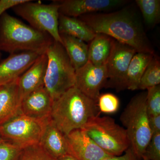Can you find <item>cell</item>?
Wrapping results in <instances>:
<instances>
[{
    "label": "cell",
    "mask_w": 160,
    "mask_h": 160,
    "mask_svg": "<svg viewBox=\"0 0 160 160\" xmlns=\"http://www.w3.org/2000/svg\"><path fill=\"white\" fill-rule=\"evenodd\" d=\"M96 34L109 36L128 45L137 52L155 54L142 23L133 12L124 9L105 13H90L80 17Z\"/></svg>",
    "instance_id": "cell-1"
},
{
    "label": "cell",
    "mask_w": 160,
    "mask_h": 160,
    "mask_svg": "<svg viewBox=\"0 0 160 160\" xmlns=\"http://www.w3.org/2000/svg\"><path fill=\"white\" fill-rule=\"evenodd\" d=\"M99 112L97 102L74 86L53 101L50 118L66 136L82 129L90 119L99 115Z\"/></svg>",
    "instance_id": "cell-2"
},
{
    "label": "cell",
    "mask_w": 160,
    "mask_h": 160,
    "mask_svg": "<svg viewBox=\"0 0 160 160\" xmlns=\"http://www.w3.org/2000/svg\"><path fill=\"white\" fill-rule=\"evenodd\" d=\"M54 41L47 32L26 25L6 12L0 18L1 52L10 54L18 52L43 54Z\"/></svg>",
    "instance_id": "cell-3"
},
{
    "label": "cell",
    "mask_w": 160,
    "mask_h": 160,
    "mask_svg": "<svg viewBox=\"0 0 160 160\" xmlns=\"http://www.w3.org/2000/svg\"><path fill=\"white\" fill-rule=\"evenodd\" d=\"M146 95L145 92L132 98L120 118L126 127L130 146L140 160L152 135L146 107Z\"/></svg>",
    "instance_id": "cell-4"
},
{
    "label": "cell",
    "mask_w": 160,
    "mask_h": 160,
    "mask_svg": "<svg viewBox=\"0 0 160 160\" xmlns=\"http://www.w3.org/2000/svg\"><path fill=\"white\" fill-rule=\"evenodd\" d=\"M46 54L48 65L44 87L54 101L75 86V70L61 43L53 41Z\"/></svg>",
    "instance_id": "cell-5"
},
{
    "label": "cell",
    "mask_w": 160,
    "mask_h": 160,
    "mask_svg": "<svg viewBox=\"0 0 160 160\" xmlns=\"http://www.w3.org/2000/svg\"><path fill=\"white\" fill-rule=\"evenodd\" d=\"M82 129L100 148L111 155H121L130 146L126 129L109 117L95 116Z\"/></svg>",
    "instance_id": "cell-6"
},
{
    "label": "cell",
    "mask_w": 160,
    "mask_h": 160,
    "mask_svg": "<svg viewBox=\"0 0 160 160\" xmlns=\"http://www.w3.org/2000/svg\"><path fill=\"white\" fill-rule=\"evenodd\" d=\"M59 6L55 1L50 4L26 0L12 8L17 15L26 20L30 26L47 32L55 41L62 45L58 30Z\"/></svg>",
    "instance_id": "cell-7"
},
{
    "label": "cell",
    "mask_w": 160,
    "mask_h": 160,
    "mask_svg": "<svg viewBox=\"0 0 160 160\" xmlns=\"http://www.w3.org/2000/svg\"><path fill=\"white\" fill-rule=\"evenodd\" d=\"M47 119H35L21 112L0 125V137L5 142L22 149L39 144Z\"/></svg>",
    "instance_id": "cell-8"
},
{
    "label": "cell",
    "mask_w": 160,
    "mask_h": 160,
    "mask_svg": "<svg viewBox=\"0 0 160 160\" xmlns=\"http://www.w3.org/2000/svg\"><path fill=\"white\" fill-rule=\"evenodd\" d=\"M136 52L130 46L115 40L114 48L106 65L109 81L106 85L108 87L118 90L126 89L127 70L132 58Z\"/></svg>",
    "instance_id": "cell-9"
},
{
    "label": "cell",
    "mask_w": 160,
    "mask_h": 160,
    "mask_svg": "<svg viewBox=\"0 0 160 160\" xmlns=\"http://www.w3.org/2000/svg\"><path fill=\"white\" fill-rule=\"evenodd\" d=\"M107 66H96L88 61L75 71V86L88 97L98 102L100 90L108 81Z\"/></svg>",
    "instance_id": "cell-10"
},
{
    "label": "cell",
    "mask_w": 160,
    "mask_h": 160,
    "mask_svg": "<svg viewBox=\"0 0 160 160\" xmlns=\"http://www.w3.org/2000/svg\"><path fill=\"white\" fill-rule=\"evenodd\" d=\"M60 14L76 18L98 11H108L127 2L124 0H62L55 1Z\"/></svg>",
    "instance_id": "cell-11"
},
{
    "label": "cell",
    "mask_w": 160,
    "mask_h": 160,
    "mask_svg": "<svg viewBox=\"0 0 160 160\" xmlns=\"http://www.w3.org/2000/svg\"><path fill=\"white\" fill-rule=\"evenodd\" d=\"M69 154L78 160H102L111 155L100 148L82 129H77L66 136Z\"/></svg>",
    "instance_id": "cell-12"
},
{
    "label": "cell",
    "mask_w": 160,
    "mask_h": 160,
    "mask_svg": "<svg viewBox=\"0 0 160 160\" xmlns=\"http://www.w3.org/2000/svg\"><path fill=\"white\" fill-rule=\"evenodd\" d=\"M41 54L34 52L10 54L0 62V86L18 78Z\"/></svg>",
    "instance_id": "cell-13"
},
{
    "label": "cell",
    "mask_w": 160,
    "mask_h": 160,
    "mask_svg": "<svg viewBox=\"0 0 160 160\" xmlns=\"http://www.w3.org/2000/svg\"><path fill=\"white\" fill-rule=\"evenodd\" d=\"M53 101L45 87H41L24 98L21 112L35 119L45 120L50 117Z\"/></svg>",
    "instance_id": "cell-14"
},
{
    "label": "cell",
    "mask_w": 160,
    "mask_h": 160,
    "mask_svg": "<svg viewBox=\"0 0 160 160\" xmlns=\"http://www.w3.org/2000/svg\"><path fill=\"white\" fill-rule=\"evenodd\" d=\"M47 65L48 58L46 52L40 55L18 78V86L22 100L32 92L44 87Z\"/></svg>",
    "instance_id": "cell-15"
},
{
    "label": "cell",
    "mask_w": 160,
    "mask_h": 160,
    "mask_svg": "<svg viewBox=\"0 0 160 160\" xmlns=\"http://www.w3.org/2000/svg\"><path fill=\"white\" fill-rule=\"evenodd\" d=\"M18 79L0 86V125L21 112L22 100Z\"/></svg>",
    "instance_id": "cell-16"
},
{
    "label": "cell",
    "mask_w": 160,
    "mask_h": 160,
    "mask_svg": "<svg viewBox=\"0 0 160 160\" xmlns=\"http://www.w3.org/2000/svg\"><path fill=\"white\" fill-rule=\"evenodd\" d=\"M39 144L56 158L69 154L66 136L58 129L50 117L46 120Z\"/></svg>",
    "instance_id": "cell-17"
},
{
    "label": "cell",
    "mask_w": 160,
    "mask_h": 160,
    "mask_svg": "<svg viewBox=\"0 0 160 160\" xmlns=\"http://www.w3.org/2000/svg\"><path fill=\"white\" fill-rule=\"evenodd\" d=\"M115 41L109 36L97 33L89 46V61L96 66L107 65L114 48Z\"/></svg>",
    "instance_id": "cell-18"
},
{
    "label": "cell",
    "mask_w": 160,
    "mask_h": 160,
    "mask_svg": "<svg viewBox=\"0 0 160 160\" xmlns=\"http://www.w3.org/2000/svg\"><path fill=\"white\" fill-rule=\"evenodd\" d=\"M58 30L60 34L73 37L84 42H91L96 35L79 18L61 14L59 17Z\"/></svg>",
    "instance_id": "cell-19"
},
{
    "label": "cell",
    "mask_w": 160,
    "mask_h": 160,
    "mask_svg": "<svg viewBox=\"0 0 160 160\" xmlns=\"http://www.w3.org/2000/svg\"><path fill=\"white\" fill-rule=\"evenodd\" d=\"M62 45L75 70L82 68L89 61V46L82 40L66 34H60Z\"/></svg>",
    "instance_id": "cell-20"
},
{
    "label": "cell",
    "mask_w": 160,
    "mask_h": 160,
    "mask_svg": "<svg viewBox=\"0 0 160 160\" xmlns=\"http://www.w3.org/2000/svg\"><path fill=\"white\" fill-rule=\"evenodd\" d=\"M155 54L137 52L133 56L129 64L126 80V89H138L141 78Z\"/></svg>",
    "instance_id": "cell-21"
},
{
    "label": "cell",
    "mask_w": 160,
    "mask_h": 160,
    "mask_svg": "<svg viewBox=\"0 0 160 160\" xmlns=\"http://www.w3.org/2000/svg\"><path fill=\"white\" fill-rule=\"evenodd\" d=\"M160 83V62L158 58L154 54L141 78L138 89H147Z\"/></svg>",
    "instance_id": "cell-22"
},
{
    "label": "cell",
    "mask_w": 160,
    "mask_h": 160,
    "mask_svg": "<svg viewBox=\"0 0 160 160\" xmlns=\"http://www.w3.org/2000/svg\"><path fill=\"white\" fill-rule=\"evenodd\" d=\"M137 5L142 12L147 26L153 27L159 22L160 18L159 0H137Z\"/></svg>",
    "instance_id": "cell-23"
},
{
    "label": "cell",
    "mask_w": 160,
    "mask_h": 160,
    "mask_svg": "<svg viewBox=\"0 0 160 160\" xmlns=\"http://www.w3.org/2000/svg\"><path fill=\"white\" fill-rule=\"evenodd\" d=\"M18 160H58L39 144L23 149Z\"/></svg>",
    "instance_id": "cell-24"
},
{
    "label": "cell",
    "mask_w": 160,
    "mask_h": 160,
    "mask_svg": "<svg viewBox=\"0 0 160 160\" xmlns=\"http://www.w3.org/2000/svg\"><path fill=\"white\" fill-rule=\"evenodd\" d=\"M97 102L99 111L107 114L115 113L119 108L120 101L118 98L111 93L100 94Z\"/></svg>",
    "instance_id": "cell-25"
},
{
    "label": "cell",
    "mask_w": 160,
    "mask_h": 160,
    "mask_svg": "<svg viewBox=\"0 0 160 160\" xmlns=\"http://www.w3.org/2000/svg\"><path fill=\"white\" fill-rule=\"evenodd\" d=\"M146 107L149 116L160 115V86H153L147 89Z\"/></svg>",
    "instance_id": "cell-26"
},
{
    "label": "cell",
    "mask_w": 160,
    "mask_h": 160,
    "mask_svg": "<svg viewBox=\"0 0 160 160\" xmlns=\"http://www.w3.org/2000/svg\"><path fill=\"white\" fill-rule=\"evenodd\" d=\"M142 158L160 160V133H154L146 147Z\"/></svg>",
    "instance_id": "cell-27"
},
{
    "label": "cell",
    "mask_w": 160,
    "mask_h": 160,
    "mask_svg": "<svg viewBox=\"0 0 160 160\" xmlns=\"http://www.w3.org/2000/svg\"><path fill=\"white\" fill-rule=\"evenodd\" d=\"M23 149L11 143H0V160H18Z\"/></svg>",
    "instance_id": "cell-28"
},
{
    "label": "cell",
    "mask_w": 160,
    "mask_h": 160,
    "mask_svg": "<svg viewBox=\"0 0 160 160\" xmlns=\"http://www.w3.org/2000/svg\"><path fill=\"white\" fill-rule=\"evenodd\" d=\"M26 0H0V18L6 10L12 9L18 4L23 2ZM2 53L0 51V60Z\"/></svg>",
    "instance_id": "cell-29"
},
{
    "label": "cell",
    "mask_w": 160,
    "mask_h": 160,
    "mask_svg": "<svg viewBox=\"0 0 160 160\" xmlns=\"http://www.w3.org/2000/svg\"><path fill=\"white\" fill-rule=\"evenodd\" d=\"M102 160H140L136 155L129 146L128 149L125 152V153L118 156H111L104 159Z\"/></svg>",
    "instance_id": "cell-30"
},
{
    "label": "cell",
    "mask_w": 160,
    "mask_h": 160,
    "mask_svg": "<svg viewBox=\"0 0 160 160\" xmlns=\"http://www.w3.org/2000/svg\"><path fill=\"white\" fill-rule=\"evenodd\" d=\"M149 125L152 134L160 133V115L149 116Z\"/></svg>",
    "instance_id": "cell-31"
},
{
    "label": "cell",
    "mask_w": 160,
    "mask_h": 160,
    "mask_svg": "<svg viewBox=\"0 0 160 160\" xmlns=\"http://www.w3.org/2000/svg\"><path fill=\"white\" fill-rule=\"evenodd\" d=\"M58 160H78L74 157L69 154L65 155L58 158Z\"/></svg>",
    "instance_id": "cell-32"
},
{
    "label": "cell",
    "mask_w": 160,
    "mask_h": 160,
    "mask_svg": "<svg viewBox=\"0 0 160 160\" xmlns=\"http://www.w3.org/2000/svg\"><path fill=\"white\" fill-rule=\"evenodd\" d=\"M4 142H6L5 141H4V140L2 138L0 137V143H3Z\"/></svg>",
    "instance_id": "cell-33"
},
{
    "label": "cell",
    "mask_w": 160,
    "mask_h": 160,
    "mask_svg": "<svg viewBox=\"0 0 160 160\" xmlns=\"http://www.w3.org/2000/svg\"><path fill=\"white\" fill-rule=\"evenodd\" d=\"M142 160H149L147 159H146V158H142Z\"/></svg>",
    "instance_id": "cell-34"
}]
</instances>
